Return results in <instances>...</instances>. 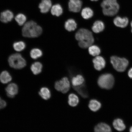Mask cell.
I'll return each mask as SVG.
<instances>
[{
    "instance_id": "8fae6325",
    "label": "cell",
    "mask_w": 132,
    "mask_h": 132,
    "mask_svg": "<svg viewBox=\"0 0 132 132\" xmlns=\"http://www.w3.org/2000/svg\"><path fill=\"white\" fill-rule=\"evenodd\" d=\"M52 5L51 0H42L39 3V8L41 13L45 14L48 12L51 9Z\"/></svg>"
},
{
    "instance_id": "e0dca14e",
    "label": "cell",
    "mask_w": 132,
    "mask_h": 132,
    "mask_svg": "<svg viewBox=\"0 0 132 132\" xmlns=\"http://www.w3.org/2000/svg\"><path fill=\"white\" fill-rule=\"evenodd\" d=\"M113 125L115 129L118 131H122L126 128L123 120L120 119H117L114 120Z\"/></svg>"
},
{
    "instance_id": "ac0fdd59",
    "label": "cell",
    "mask_w": 132,
    "mask_h": 132,
    "mask_svg": "<svg viewBox=\"0 0 132 132\" xmlns=\"http://www.w3.org/2000/svg\"><path fill=\"white\" fill-rule=\"evenodd\" d=\"M73 88L81 96L87 98L88 96V93L86 87L84 84L78 86L74 87Z\"/></svg>"
},
{
    "instance_id": "cb8c5ba5",
    "label": "cell",
    "mask_w": 132,
    "mask_h": 132,
    "mask_svg": "<svg viewBox=\"0 0 132 132\" xmlns=\"http://www.w3.org/2000/svg\"><path fill=\"white\" fill-rule=\"evenodd\" d=\"M51 13L52 15L59 16L61 15L63 13L62 8L59 4H56L52 6Z\"/></svg>"
},
{
    "instance_id": "2e32d148",
    "label": "cell",
    "mask_w": 132,
    "mask_h": 132,
    "mask_svg": "<svg viewBox=\"0 0 132 132\" xmlns=\"http://www.w3.org/2000/svg\"><path fill=\"white\" fill-rule=\"evenodd\" d=\"M38 94L41 98L46 100H48L51 96L50 90L47 87H42L39 90Z\"/></svg>"
},
{
    "instance_id": "8992f818",
    "label": "cell",
    "mask_w": 132,
    "mask_h": 132,
    "mask_svg": "<svg viewBox=\"0 0 132 132\" xmlns=\"http://www.w3.org/2000/svg\"><path fill=\"white\" fill-rule=\"evenodd\" d=\"M110 62L115 70L119 72L124 71L129 64L128 60L126 59L121 58L116 56L111 57Z\"/></svg>"
},
{
    "instance_id": "7c38bea8",
    "label": "cell",
    "mask_w": 132,
    "mask_h": 132,
    "mask_svg": "<svg viewBox=\"0 0 132 132\" xmlns=\"http://www.w3.org/2000/svg\"><path fill=\"white\" fill-rule=\"evenodd\" d=\"M14 15L12 11L6 10L1 12L0 15V20L2 22L7 23L12 20Z\"/></svg>"
},
{
    "instance_id": "52a82bcc",
    "label": "cell",
    "mask_w": 132,
    "mask_h": 132,
    "mask_svg": "<svg viewBox=\"0 0 132 132\" xmlns=\"http://www.w3.org/2000/svg\"><path fill=\"white\" fill-rule=\"evenodd\" d=\"M54 87L56 90L62 92V93H67L70 88V82L67 77H64L61 80L55 82Z\"/></svg>"
},
{
    "instance_id": "9a60e30c",
    "label": "cell",
    "mask_w": 132,
    "mask_h": 132,
    "mask_svg": "<svg viewBox=\"0 0 132 132\" xmlns=\"http://www.w3.org/2000/svg\"><path fill=\"white\" fill-rule=\"evenodd\" d=\"M105 29L104 23L101 21H97L94 23L92 27V30L95 33H98L103 31Z\"/></svg>"
},
{
    "instance_id": "f1b7e54d",
    "label": "cell",
    "mask_w": 132,
    "mask_h": 132,
    "mask_svg": "<svg viewBox=\"0 0 132 132\" xmlns=\"http://www.w3.org/2000/svg\"><path fill=\"white\" fill-rule=\"evenodd\" d=\"M13 47L15 50L19 52L24 50L25 48L26 45L23 41H19L14 43L13 44Z\"/></svg>"
},
{
    "instance_id": "277c9868",
    "label": "cell",
    "mask_w": 132,
    "mask_h": 132,
    "mask_svg": "<svg viewBox=\"0 0 132 132\" xmlns=\"http://www.w3.org/2000/svg\"><path fill=\"white\" fill-rule=\"evenodd\" d=\"M8 61L10 66L15 69H21L26 65V61L20 54H12L9 57Z\"/></svg>"
},
{
    "instance_id": "1f68e13d",
    "label": "cell",
    "mask_w": 132,
    "mask_h": 132,
    "mask_svg": "<svg viewBox=\"0 0 132 132\" xmlns=\"http://www.w3.org/2000/svg\"><path fill=\"white\" fill-rule=\"evenodd\" d=\"M128 76L130 78L132 79V68L128 71Z\"/></svg>"
},
{
    "instance_id": "4fadbf2b",
    "label": "cell",
    "mask_w": 132,
    "mask_h": 132,
    "mask_svg": "<svg viewBox=\"0 0 132 132\" xmlns=\"http://www.w3.org/2000/svg\"><path fill=\"white\" fill-rule=\"evenodd\" d=\"M114 24L117 27L124 28L128 25L129 20L126 17H122L118 16H116L113 20Z\"/></svg>"
},
{
    "instance_id": "3957f363",
    "label": "cell",
    "mask_w": 132,
    "mask_h": 132,
    "mask_svg": "<svg viewBox=\"0 0 132 132\" xmlns=\"http://www.w3.org/2000/svg\"><path fill=\"white\" fill-rule=\"evenodd\" d=\"M101 6L104 14L107 16H115L120 9L119 5L117 0H104Z\"/></svg>"
},
{
    "instance_id": "4dcf8cb0",
    "label": "cell",
    "mask_w": 132,
    "mask_h": 132,
    "mask_svg": "<svg viewBox=\"0 0 132 132\" xmlns=\"http://www.w3.org/2000/svg\"><path fill=\"white\" fill-rule=\"evenodd\" d=\"M6 105L7 104L6 102L0 97V110L5 108Z\"/></svg>"
},
{
    "instance_id": "e575fe53",
    "label": "cell",
    "mask_w": 132,
    "mask_h": 132,
    "mask_svg": "<svg viewBox=\"0 0 132 132\" xmlns=\"http://www.w3.org/2000/svg\"><path fill=\"white\" fill-rule=\"evenodd\" d=\"M90 1H98V0H90Z\"/></svg>"
},
{
    "instance_id": "603a6c76",
    "label": "cell",
    "mask_w": 132,
    "mask_h": 132,
    "mask_svg": "<svg viewBox=\"0 0 132 132\" xmlns=\"http://www.w3.org/2000/svg\"><path fill=\"white\" fill-rule=\"evenodd\" d=\"M42 64L39 62H36L33 63L31 67V70L34 75H38L42 71Z\"/></svg>"
},
{
    "instance_id": "4316f807",
    "label": "cell",
    "mask_w": 132,
    "mask_h": 132,
    "mask_svg": "<svg viewBox=\"0 0 132 132\" xmlns=\"http://www.w3.org/2000/svg\"><path fill=\"white\" fill-rule=\"evenodd\" d=\"M88 52L90 55L93 56H97L100 53L101 50L98 46L92 45L89 47Z\"/></svg>"
},
{
    "instance_id": "9c48e42d",
    "label": "cell",
    "mask_w": 132,
    "mask_h": 132,
    "mask_svg": "<svg viewBox=\"0 0 132 132\" xmlns=\"http://www.w3.org/2000/svg\"><path fill=\"white\" fill-rule=\"evenodd\" d=\"M82 2L81 0H69L68 4L69 11L73 12H78L81 9Z\"/></svg>"
},
{
    "instance_id": "d6986e66",
    "label": "cell",
    "mask_w": 132,
    "mask_h": 132,
    "mask_svg": "<svg viewBox=\"0 0 132 132\" xmlns=\"http://www.w3.org/2000/svg\"><path fill=\"white\" fill-rule=\"evenodd\" d=\"M12 77L7 71H4L0 74V81L2 83L6 84L12 80Z\"/></svg>"
},
{
    "instance_id": "f546056e",
    "label": "cell",
    "mask_w": 132,
    "mask_h": 132,
    "mask_svg": "<svg viewBox=\"0 0 132 132\" xmlns=\"http://www.w3.org/2000/svg\"><path fill=\"white\" fill-rule=\"evenodd\" d=\"M42 51L38 48L32 49L30 52L31 57L34 59H37L40 57L42 56Z\"/></svg>"
},
{
    "instance_id": "484cf974",
    "label": "cell",
    "mask_w": 132,
    "mask_h": 132,
    "mask_svg": "<svg viewBox=\"0 0 132 132\" xmlns=\"http://www.w3.org/2000/svg\"><path fill=\"white\" fill-rule=\"evenodd\" d=\"M82 17L84 19H88L91 18L93 15V12L92 9L89 7L84 8L81 11Z\"/></svg>"
},
{
    "instance_id": "836d02e7",
    "label": "cell",
    "mask_w": 132,
    "mask_h": 132,
    "mask_svg": "<svg viewBox=\"0 0 132 132\" xmlns=\"http://www.w3.org/2000/svg\"><path fill=\"white\" fill-rule=\"evenodd\" d=\"M131 32H132V21H131Z\"/></svg>"
},
{
    "instance_id": "d6a6232c",
    "label": "cell",
    "mask_w": 132,
    "mask_h": 132,
    "mask_svg": "<svg viewBox=\"0 0 132 132\" xmlns=\"http://www.w3.org/2000/svg\"><path fill=\"white\" fill-rule=\"evenodd\" d=\"M130 132H132V126L130 128L129 130Z\"/></svg>"
},
{
    "instance_id": "5bb4252c",
    "label": "cell",
    "mask_w": 132,
    "mask_h": 132,
    "mask_svg": "<svg viewBox=\"0 0 132 132\" xmlns=\"http://www.w3.org/2000/svg\"><path fill=\"white\" fill-rule=\"evenodd\" d=\"M95 132H112L110 127L107 124L101 123L95 127Z\"/></svg>"
},
{
    "instance_id": "7402d4cb",
    "label": "cell",
    "mask_w": 132,
    "mask_h": 132,
    "mask_svg": "<svg viewBox=\"0 0 132 132\" xmlns=\"http://www.w3.org/2000/svg\"><path fill=\"white\" fill-rule=\"evenodd\" d=\"M101 106V104L100 102L95 100L90 101L88 105V107L90 110L95 112L98 111Z\"/></svg>"
},
{
    "instance_id": "7a4b0ae2",
    "label": "cell",
    "mask_w": 132,
    "mask_h": 132,
    "mask_svg": "<svg viewBox=\"0 0 132 132\" xmlns=\"http://www.w3.org/2000/svg\"><path fill=\"white\" fill-rule=\"evenodd\" d=\"M42 29L40 26L32 21L26 23L22 29V34L24 37L35 38L38 37L42 34Z\"/></svg>"
},
{
    "instance_id": "5b68a950",
    "label": "cell",
    "mask_w": 132,
    "mask_h": 132,
    "mask_svg": "<svg viewBox=\"0 0 132 132\" xmlns=\"http://www.w3.org/2000/svg\"><path fill=\"white\" fill-rule=\"evenodd\" d=\"M114 83L113 76L110 74H102L99 77L98 83L101 88L110 89L113 87Z\"/></svg>"
},
{
    "instance_id": "ffe728a7",
    "label": "cell",
    "mask_w": 132,
    "mask_h": 132,
    "mask_svg": "<svg viewBox=\"0 0 132 132\" xmlns=\"http://www.w3.org/2000/svg\"><path fill=\"white\" fill-rule=\"evenodd\" d=\"M65 29L69 32L75 30L77 27V24L73 19H69L66 21L65 24Z\"/></svg>"
},
{
    "instance_id": "44dd1931",
    "label": "cell",
    "mask_w": 132,
    "mask_h": 132,
    "mask_svg": "<svg viewBox=\"0 0 132 132\" xmlns=\"http://www.w3.org/2000/svg\"><path fill=\"white\" fill-rule=\"evenodd\" d=\"M71 82L72 85L74 87L78 86L84 84L85 79L82 75H78L72 77Z\"/></svg>"
},
{
    "instance_id": "6da1fadb",
    "label": "cell",
    "mask_w": 132,
    "mask_h": 132,
    "mask_svg": "<svg viewBox=\"0 0 132 132\" xmlns=\"http://www.w3.org/2000/svg\"><path fill=\"white\" fill-rule=\"evenodd\" d=\"M75 37L79 41V46L82 48L89 47L92 45L94 41L92 33L87 29H79L76 33Z\"/></svg>"
},
{
    "instance_id": "83f0119b",
    "label": "cell",
    "mask_w": 132,
    "mask_h": 132,
    "mask_svg": "<svg viewBox=\"0 0 132 132\" xmlns=\"http://www.w3.org/2000/svg\"><path fill=\"white\" fill-rule=\"evenodd\" d=\"M27 19L26 16L23 14L20 13L16 15L15 17V20L18 24L22 26L25 23Z\"/></svg>"
},
{
    "instance_id": "ba28073f",
    "label": "cell",
    "mask_w": 132,
    "mask_h": 132,
    "mask_svg": "<svg viewBox=\"0 0 132 132\" xmlns=\"http://www.w3.org/2000/svg\"><path fill=\"white\" fill-rule=\"evenodd\" d=\"M5 91L8 97L11 98H14L19 92V87L15 83L10 84L6 87Z\"/></svg>"
},
{
    "instance_id": "30bf717a",
    "label": "cell",
    "mask_w": 132,
    "mask_h": 132,
    "mask_svg": "<svg viewBox=\"0 0 132 132\" xmlns=\"http://www.w3.org/2000/svg\"><path fill=\"white\" fill-rule=\"evenodd\" d=\"M94 67L97 70L100 71L104 68L105 65V60L103 57L97 56L93 59Z\"/></svg>"
},
{
    "instance_id": "d4e9b609",
    "label": "cell",
    "mask_w": 132,
    "mask_h": 132,
    "mask_svg": "<svg viewBox=\"0 0 132 132\" xmlns=\"http://www.w3.org/2000/svg\"><path fill=\"white\" fill-rule=\"evenodd\" d=\"M68 102L70 106L72 107L76 106L79 102L78 97L75 94H70L69 96Z\"/></svg>"
}]
</instances>
